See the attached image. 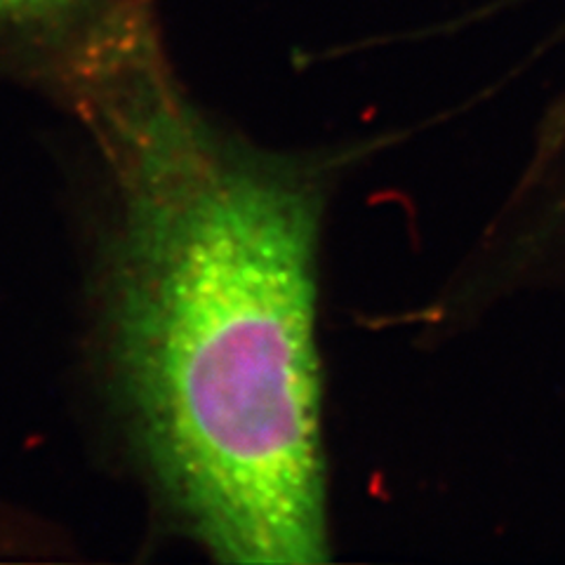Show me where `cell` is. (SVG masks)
<instances>
[{"label":"cell","instance_id":"1","mask_svg":"<svg viewBox=\"0 0 565 565\" xmlns=\"http://www.w3.org/2000/svg\"><path fill=\"white\" fill-rule=\"evenodd\" d=\"M120 199L114 373L151 481L228 563L328 556L318 245L330 170L191 104L149 8L66 57Z\"/></svg>","mask_w":565,"mask_h":565},{"label":"cell","instance_id":"2","mask_svg":"<svg viewBox=\"0 0 565 565\" xmlns=\"http://www.w3.org/2000/svg\"><path fill=\"white\" fill-rule=\"evenodd\" d=\"M132 0H0V31L62 35L68 50Z\"/></svg>","mask_w":565,"mask_h":565},{"label":"cell","instance_id":"3","mask_svg":"<svg viewBox=\"0 0 565 565\" xmlns=\"http://www.w3.org/2000/svg\"><path fill=\"white\" fill-rule=\"evenodd\" d=\"M504 3H509V0H504ZM511 3H514V0H511Z\"/></svg>","mask_w":565,"mask_h":565}]
</instances>
